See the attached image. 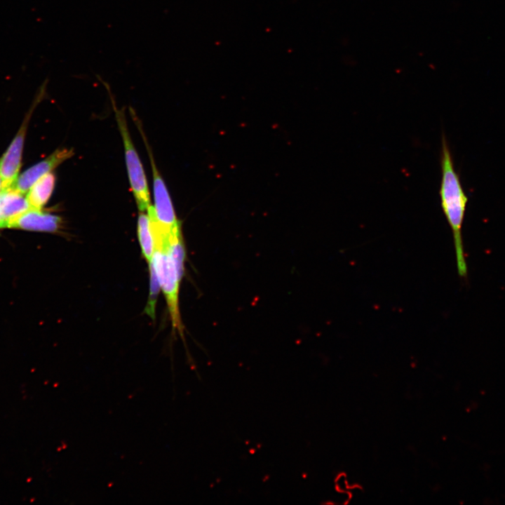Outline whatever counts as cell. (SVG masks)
Returning a JSON list of instances; mask_svg holds the SVG:
<instances>
[{
    "label": "cell",
    "mask_w": 505,
    "mask_h": 505,
    "mask_svg": "<svg viewBox=\"0 0 505 505\" xmlns=\"http://www.w3.org/2000/svg\"><path fill=\"white\" fill-rule=\"evenodd\" d=\"M441 180L439 189L440 205L452 232L457 268L459 275L467 274V264L462 242V228L468 197L454 169L452 156L445 134L441 138Z\"/></svg>",
    "instance_id": "obj_1"
},
{
    "label": "cell",
    "mask_w": 505,
    "mask_h": 505,
    "mask_svg": "<svg viewBox=\"0 0 505 505\" xmlns=\"http://www.w3.org/2000/svg\"><path fill=\"white\" fill-rule=\"evenodd\" d=\"M168 237L163 241L154 243V252L150 262L154 267L166 297L173 328L183 336V326L179 309V290L182 276L179 274L170 254L168 248Z\"/></svg>",
    "instance_id": "obj_2"
},
{
    "label": "cell",
    "mask_w": 505,
    "mask_h": 505,
    "mask_svg": "<svg viewBox=\"0 0 505 505\" xmlns=\"http://www.w3.org/2000/svg\"><path fill=\"white\" fill-rule=\"evenodd\" d=\"M112 102L116 120L123 143L130 184L139 210L144 212L152 206L147 177L130 135L124 109L117 108L114 100Z\"/></svg>",
    "instance_id": "obj_3"
},
{
    "label": "cell",
    "mask_w": 505,
    "mask_h": 505,
    "mask_svg": "<svg viewBox=\"0 0 505 505\" xmlns=\"http://www.w3.org/2000/svg\"><path fill=\"white\" fill-rule=\"evenodd\" d=\"M138 128L142 132V136L145 143L152 166L153 175V194L154 201L153 210L154 217L163 229L170 232L175 228L181 226L180 222L176 217L170 194L166 188V184L156 168L152 152H151V148L146 141V137L144 135V133L142 131L140 124H138Z\"/></svg>",
    "instance_id": "obj_4"
},
{
    "label": "cell",
    "mask_w": 505,
    "mask_h": 505,
    "mask_svg": "<svg viewBox=\"0 0 505 505\" xmlns=\"http://www.w3.org/2000/svg\"><path fill=\"white\" fill-rule=\"evenodd\" d=\"M33 109L32 107L16 135L0 159V175L3 182V189L11 187L19 175L25 138Z\"/></svg>",
    "instance_id": "obj_5"
},
{
    "label": "cell",
    "mask_w": 505,
    "mask_h": 505,
    "mask_svg": "<svg viewBox=\"0 0 505 505\" xmlns=\"http://www.w3.org/2000/svg\"><path fill=\"white\" fill-rule=\"evenodd\" d=\"M74 155L72 148H61L55 150L43 161L34 164L18 175L11 187L26 194L29 188L40 177L56 168L62 163Z\"/></svg>",
    "instance_id": "obj_6"
},
{
    "label": "cell",
    "mask_w": 505,
    "mask_h": 505,
    "mask_svg": "<svg viewBox=\"0 0 505 505\" xmlns=\"http://www.w3.org/2000/svg\"><path fill=\"white\" fill-rule=\"evenodd\" d=\"M61 224V218L42 209L29 208L8 221L4 228L20 229L29 231H56Z\"/></svg>",
    "instance_id": "obj_7"
},
{
    "label": "cell",
    "mask_w": 505,
    "mask_h": 505,
    "mask_svg": "<svg viewBox=\"0 0 505 505\" xmlns=\"http://www.w3.org/2000/svg\"><path fill=\"white\" fill-rule=\"evenodd\" d=\"M30 208L25 194L9 187L0 192V229Z\"/></svg>",
    "instance_id": "obj_8"
},
{
    "label": "cell",
    "mask_w": 505,
    "mask_h": 505,
    "mask_svg": "<svg viewBox=\"0 0 505 505\" xmlns=\"http://www.w3.org/2000/svg\"><path fill=\"white\" fill-rule=\"evenodd\" d=\"M55 181V175L50 172L34 183L26 193V198L31 208L42 209L53 194Z\"/></svg>",
    "instance_id": "obj_9"
},
{
    "label": "cell",
    "mask_w": 505,
    "mask_h": 505,
    "mask_svg": "<svg viewBox=\"0 0 505 505\" xmlns=\"http://www.w3.org/2000/svg\"><path fill=\"white\" fill-rule=\"evenodd\" d=\"M137 235L142 255L149 263L154 252V241L149 216L144 212H141L138 216Z\"/></svg>",
    "instance_id": "obj_10"
},
{
    "label": "cell",
    "mask_w": 505,
    "mask_h": 505,
    "mask_svg": "<svg viewBox=\"0 0 505 505\" xmlns=\"http://www.w3.org/2000/svg\"><path fill=\"white\" fill-rule=\"evenodd\" d=\"M149 265L150 271V288L149 299L147 304L146 306L145 311L147 315L154 319L156 304L157 302L161 285L154 265L151 262L149 263Z\"/></svg>",
    "instance_id": "obj_11"
},
{
    "label": "cell",
    "mask_w": 505,
    "mask_h": 505,
    "mask_svg": "<svg viewBox=\"0 0 505 505\" xmlns=\"http://www.w3.org/2000/svg\"><path fill=\"white\" fill-rule=\"evenodd\" d=\"M2 190H3V182H2L1 177V175H0V192H1Z\"/></svg>",
    "instance_id": "obj_12"
}]
</instances>
